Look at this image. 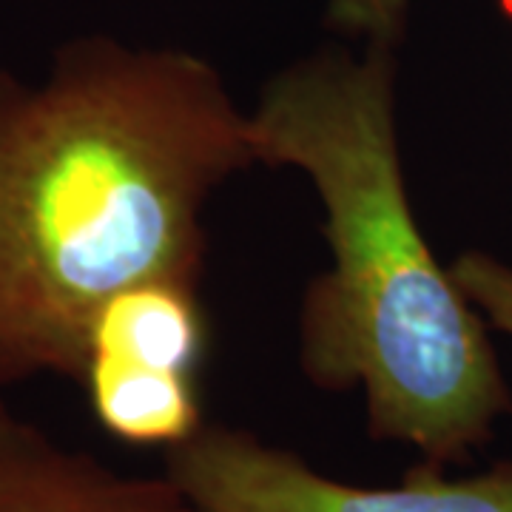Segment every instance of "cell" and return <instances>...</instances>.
Returning <instances> with one entry per match:
<instances>
[{"label":"cell","mask_w":512,"mask_h":512,"mask_svg":"<svg viewBox=\"0 0 512 512\" xmlns=\"http://www.w3.org/2000/svg\"><path fill=\"white\" fill-rule=\"evenodd\" d=\"M251 165L248 117L197 55L80 37L37 86L0 72V387L80 382L117 293L200 291L208 197Z\"/></svg>","instance_id":"1"},{"label":"cell","mask_w":512,"mask_h":512,"mask_svg":"<svg viewBox=\"0 0 512 512\" xmlns=\"http://www.w3.org/2000/svg\"><path fill=\"white\" fill-rule=\"evenodd\" d=\"M256 163L316 185L333 268L302 308V367L322 390L362 387L370 436L424 461L464 458L510 413L481 313L421 234L396 140L393 57L325 52L276 74L248 117Z\"/></svg>","instance_id":"2"},{"label":"cell","mask_w":512,"mask_h":512,"mask_svg":"<svg viewBox=\"0 0 512 512\" xmlns=\"http://www.w3.org/2000/svg\"><path fill=\"white\" fill-rule=\"evenodd\" d=\"M165 478L191 512H512V461L470 478L424 461L393 487H356L220 424L168 447Z\"/></svg>","instance_id":"3"},{"label":"cell","mask_w":512,"mask_h":512,"mask_svg":"<svg viewBox=\"0 0 512 512\" xmlns=\"http://www.w3.org/2000/svg\"><path fill=\"white\" fill-rule=\"evenodd\" d=\"M0 512H191L168 478L114 473L0 399Z\"/></svg>","instance_id":"4"},{"label":"cell","mask_w":512,"mask_h":512,"mask_svg":"<svg viewBox=\"0 0 512 512\" xmlns=\"http://www.w3.org/2000/svg\"><path fill=\"white\" fill-rule=\"evenodd\" d=\"M205 345L208 322L200 291L177 282H143L117 293L97 313L89 359L194 376Z\"/></svg>","instance_id":"5"},{"label":"cell","mask_w":512,"mask_h":512,"mask_svg":"<svg viewBox=\"0 0 512 512\" xmlns=\"http://www.w3.org/2000/svg\"><path fill=\"white\" fill-rule=\"evenodd\" d=\"M80 384L97 421L117 441L168 450L202 427L197 384L188 373L89 359Z\"/></svg>","instance_id":"6"},{"label":"cell","mask_w":512,"mask_h":512,"mask_svg":"<svg viewBox=\"0 0 512 512\" xmlns=\"http://www.w3.org/2000/svg\"><path fill=\"white\" fill-rule=\"evenodd\" d=\"M461 293L493 328L512 336V268L490 254L467 251L450 265Z\"/></svg>","instance_id":"7"},{"label":"cell","mask_w":512,"mask_h":512,"mask_svg":"<svg viewBox=\"0 0 512 512\" xmlns=\"http://www.w3.org/2000/svg\"><path fill=\"white\" fill-rule=\"evenodd\" d=\"M407 0H330V23L350 35H365L370 46H384L402 35Z\"/></svg>","instance_id":"8"}]
</instances>
